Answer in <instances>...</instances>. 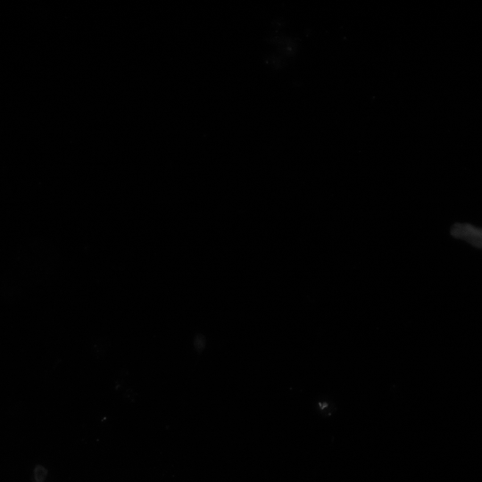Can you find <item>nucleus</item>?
I'll use <instances>...</instances> for the list:
<instances>
[{
	"label": "nucleus",
	"instance_id": "nucleus-1",
	"mask_svg": "<svg viewBox=\"0 0 482 482\" xmlns=\"http://www.w3.org/2000/svg\"><path fill=\"white\" fill-rule=\"evenodd\" d=\"M452 235L462 238L476 247H481V229L470 224H455Z\"/></svg>",
	"mask_w": 482,
	"mask_h": 482
}]
</instances>
